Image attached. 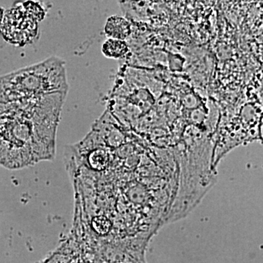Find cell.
I'll list each match as a JSON object with an SVG mask.
<instances>
[{"mask_svg":"<svg viewBox=\"0 0 263 263\" xmlns=\"http://www.w3.org/2000/svg\"><path fill=\"white\" fill-rule=\"evenodd\" d=\"M66 95L54 93L8 103L3 107L0 111V163L12 167L13 155L27 148L26 145L31 148V143L36 146L38 143L43 149V144L37 137L54 148L56 129Z\"/></svg>","mask_w":263,"mask_h":263,"instance_id":"1","label":"cell"},{"mask_svg":"<svg viewBox=\"0 0 263 263\" xmlns=\"http://www.w3.org/2000/svg\"><path fill=\"white\" fill-rule=\"evenodd\" d=\"M67 89L65 61L52 57L0 78V103L67 93Z\"/></svg>","mask_w":263,"mask_h":263,"instance_id":"2","label":"cell"},{"mask_svg":"<svg viewBox=\"0 0 263 263\" xmlns=\"http://www.w3.org/2000/svg\"><path fill=\"white\" fill-rule=\"evenodd\" d=\"M104 32L108 38L126 41L132 33L131 24L124 17L112 15L107 19Z\"/></svg>","mask_w":263,"mask_h":263,"instance_id":"3","label":"cell"},{"mask_svg":"<svg viewBox=\"0 0 263 263\" xmlns=\"http://www.w3.org/2000/svg\"><path fill=\"white\" fill-rule=\"evenodd\" d=\"M129 51V46L125 41L108 38L102 46L104 56L113 60L124 58Z\"/></svg>","mask_w":263,"mask_h":263,"instance_id":"4","label":"cell"}]
</instances>
